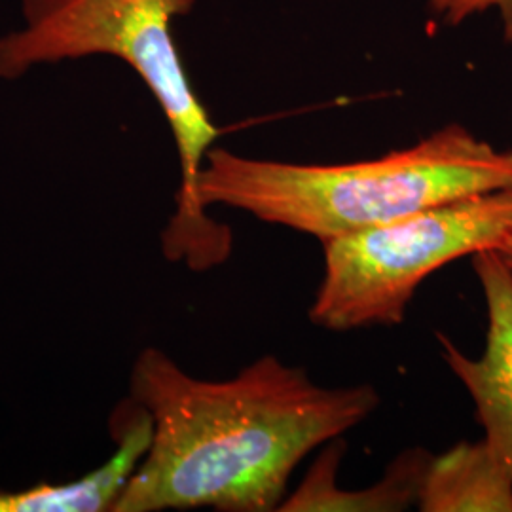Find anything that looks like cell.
Instances as JSON below:
<instances>
[{
  "label": "cell",
  "mask_w": 512,
  "mask_h": 512,
  "mask_svg": "<svg viewBox=\"0 0 512 512\" xmlns=\"http://www.w3.org/2000/svg\"><path fill=\"white\" fill-rule=\"evenodd\" d=\"M495 253L505 260V264L512 268V230L509 236L501 241V245L495 249Z\"/></svg>",
  "instance_id": "10"
},
{
  "label": "cell",
  "mask_w": 512,
  "mask_h": 512,
  "mask_svg": "<svg viewBox=\"0 0 512 512\" xmlns=\"http://www.w3.org/2000/svg\"><path fill=\"white\" fill-rule=\"evenodd\" d=\"M129 397L147 410L152 442L110 512L279 511L306 456L382 401L372 385L325 387L274 355L202 380L156 348L135 359Z\"/></svg>",
  "instance_id": "1"
},
{
  "label": "cell",
  "mask_w": 512,
  "mask_h": 512,
  "mask_svg": "<svg viewBox=\"0 0 512 512\" xmlns=\"http://www.w3.org/2000/svg\"><path fill=\"white\" fill-rule=\"evenodd\" d=\"M423 512H512V476L486 439L458 442L431 458L421 482Z\"/></svg>",
  "instance_id": "8"
},
{
  "label": "cell",
  "mask_w": 512,
  "mask_h": 512,
  "mask_svg": "<svg viewBox=\"0 0 512 512\" xmlns=\"http://www.w3.org/2000/svg\"><path fill=\"white\" fill-rule=\"evenodd\" d=\"M511 230L512 190H499L327 239L311 323L329 330L399 325L429 275L495 251Z\"/></svg>",
  "instance_id": "4"
},
{
  "label": "cell",
  "mask_w": 512,
  "mask_h": 512,
  "mask_svg": "<svg viewBox=\"0 0 512 512\" xmlns=\"http://www.w3.org/2000/svg\"><path fill=\"white\" fill-rule=\"evenodd\" d=\"M196 0H21L23 25L0 37V80L42 67L107 55L129 65L156 99L171 129L181 184L162 232L169 262L205 272L232 251V232L207 215L198 183L220 131L184 69L173 21Z\"/></svg>",
  "instance_id": "3"
},
{
  "label": "cell",
  "mask_w": 512,
  "mask_h": 512,
  "mask_svg": "<svg viewBox=\"0 0 512 512\" xmlns=\"http://www.w3.org/2000/svg\"><path fill=\"white\" fill-rule=\"evenodd\" d=\"M473 270L486 302L484 349L469 357L444 334L440 348L475 404L484 439L512 476V268L492 249L473 256Z\"/></svg>",
  "instance_id": "5"
},
{
  "label": "cell",
  "mask_w": 512,
  "mask_h": 512,
  "mask_svg": "<svg viewBox=\"0 0 512 512\" xmlns=\"http://www.w3.org/2000/svg\"><path fill=\"white\" fill-rule=\"evenodd\" d=\"M429 10L437 21L450 27L486 12H497L505 23L512 18V0H429Z\"/></svg>",
  "instance_id": "9"
},
{
  "label": "cell",
  "mask_w": 512,
  "mask_h": 512,
  "mask_svg": "<svg viewBox=\"0 0 512 512\" xmlns=\"http://www.w3.org/2000/svg\"><path fill=\"white\" fill-rule=\"evenodd\" d=\"M512 190V150L495 148L461 124L414 147L349 164H293L215 147L198 192L321 243L471 196Z\"/></svg>",
  "instance_id": "2"
},
{
  "label": "cell",
  "mask_w": 512,
  "mask_h": 512,
  "mask_svg": "<svg viewBox=\"0 0 512 512\" xmlns=\"http://www.w3.org/2000/svg\"><path fill=\"white\" fill-rule=\"evenodd\" d=\"M505 38L512 42V18L505 23Z\"/></svg>",
  "instance_id": "11"
},
{
  "label": "cell",
  "mask_w": 512,
  "mask_h": 512,
  "mask_svg": "<svg viewBox=\"0 0 512 512\" xmlns=\"http://www.w3.org/2000/svg\"><path fill=\"white\" fill-rule=\"evenodd\" d=\"M346 452L342 439L329 442L321 456L279 507L281 512H401L418 505L421 482L431 461L423 448H410L387 467L384 478L365 490L338 486V467Z\"/></svg>",
  "instance_id": "7"
},
{
  "label": "cell",
  "mask_w": 512,
  "mask_h": 512,
  "mask_svg": "<svg viewBox=\"0 0 512 512\" xmlns=\"http://www.w3.org/2000/svg\"><path fill=\"white\" fill-rule=\"evenodd\" d=\"M116 448L105 463L76 480L0 490V512H110L152 442V420L133 399H124L110 416Z\"/></svg>",
  "instance_id": "6"
}]
</instances>
